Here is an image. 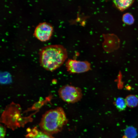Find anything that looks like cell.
I'll return each instance as SVG.
<instances>
[{"label": "cell", "instance_id": "5b68a950", "mask_svg": "<svg viewBox=\"0 0 138 138\" xmlns=\"http://www.w3.org/2000/svg\"><path fill=\"white\" fill-rule=\"evenodd\" d=\"M53 28L49 23L43 22L39 24L36 27L34 35L38 40L42 41L49 40L53 33Z\"/></svg>", "mask_w": 138, "mask_h": 138}, {"label": "cell", "instance_id": "8fae6325", "mask_svg": "<svg viewBox=\"0 0 138 138\" xmlns=\"http://www.w3.org/2000/svg\"><path fill=\"white\" fill-rule=\"evenodd\" d=\"M125 133L128 138H134L136 135V131L133 127H129L126 129Z\"/></svg>", "mask_w": 138, "mask_h": 138}, {"label": "cell", "instance_id": "9c48e42d", "mask_svg": "<svg viewBox=\"0 0 138 138\" xmlns=\"http://www.w3.org/2000/svg\"><path fill=\"white\" fill-rule=\"evenodd\" d=\"M115 105L117 108L120 111L124 110L126 106L125 99L120 97H118L116 99Z\"/></svg>", "mask_w": 138, "mask_h": 138}, {"label": "cell", "instance_id": "277c9868", "mask_svg": "<svg viewBox=\"0 0 138 138\" xmlns=\"http://www.w3.org/2000/svg\"><path fill=\"white\" fill-rule=\"evenodd\" d=\"M66 67L70 73H79L90 70V64L87 61H80L72 59L68 60L66 63Z\"/></svg>", "mask_w": 138, "mask_h": 138}, {"label": "cell", "instance_id": "7a4b0ae2", "mask_svg": "<svg viewBox=\"0 0 138 138\" xmlns=\"http://www.w3.org/2000/svg\"><path fill=\"white\" fill-rule=\"evenodd\" d=\"M67 122L63 109L61 107H58L45 112L39 125L41 130L52 135L61 131Z\"/></svg>", "mask_w": 138, "mask_h": 138}, {"label": "cell", "instance_id": "30bf717a", "mask_svg": "<svg viewBox=\"0 0 138 138\" xmlns=\"http://www.w3.org/2000/svg\"><path fill=\"white\" fill-rule=\"evenodd\" d=\"M123 21L128 25H131L133 24L134 21V19L133 16L130 13H126L122 16Z\"/></svg>", "mask_w": 138, "mask_h": 138}, {"label": "cell", "instance_id": "3957f363", "mask_svg": "<svg viewBox=\"0 0 138 138\" xmlns=\"http://www.w3.org/2000/svg\"><path fill=\"white\" fill-rule=\"evenodd\" d=\"M58 94L60 97L63 100L70 103L77 102L81 99L83 96L80 88L68 85L60 88Z\"/></svg>", "mask_w": 138, "mask_h": 138}, {"label": "cell", "instance_id": "ba28073f", "mask_svg": "<svg viewBox=\"0 0 138 138\" xmlns=\"http://www.w3.org/2000/svg\"><path fill=\"white\" fill-rule=\"evenodd\" d=\"M125 100L126 106L130 108H134L138 105V97L137 96L129 95L126 97Z\"/></svg>", "mask_w": 138, "mask_h": 138}, {"label": "cell", "instance_id": "7c38bea8", "mask_svg": "<svg viewBox=\"0 0 138 138\" xmlns=\"http://www.w3.org/2000/svg\"><path fill=\"white\" fill-rule=\"evenodd\" d=\"M6 130L5 127L1 124H0V138H4L6 135Z\"/></svg>", "mask_w": 138, "mask_h": 138}, {"label": "cell", "instance_id": "8992f818", "mask_svg": "<svg viewBox=\"0 0 138 138\" xmlns=\"http://www.w3.org/2000/svg\"><path fill=\"white\" fill-rule=\"evenodd\" d=\"M25 135V138H54L52 135L47 134L39 129L37 127L28 128Z\"/></svg>", "mask_w": 138, "mask_h": 138}, {"label": "cell", "instance_id": "52a82bcc", "mask_svg": "<svg viewBox=\"0 0 138 138\" xmlns=\"http://www.w3.org/2000/svg\"><path fill=\"white\" fill-rule=\"evenodd\" d=\"M133 0H114L113 3L119 10L123 11L128 8L133 2Z\"/></svg>", "mask_w": 138, "mask_h": 138}, {"label": "cell", "instance_id": "6da1fadb", "mask_svg": "<svg viewBox=\"0 0 138 138\" xmlns=\"http://www.w3.org/2000/svg\"><path fill=\"white\" fill-rule=\"evenodd\" d=\"M39 55L41 66L50 71L60 67L67 57L66 49L62 45H60L45 46L40 49Z\"/></svg>", "mask_w": 138, "mask_h": 138}]
</instances>
